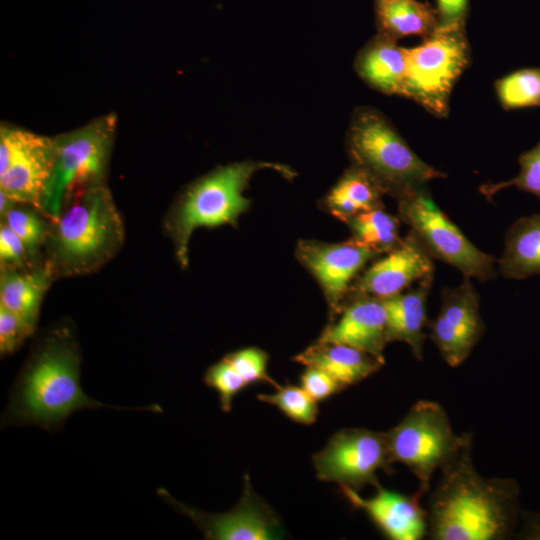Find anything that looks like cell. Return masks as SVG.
I'll return each mask as SVG.
<instances>
[{"mask_svg": "<svg viewBox=\"0 0 540 540\" xmlns=\"http://www.w3.org/2000/svg\"><path fill=\"white\" fill-rule=\"evenodd\" d=\"M473 440L440 470L426 505L432 540H506L519 518V486L475 468Z\"/></svg>", "mask_w": 540, "mask_h": 540, "instance_id": "obj_1", "label": "cell"}, {"mask_svg": "<svg viewBox=\"0 0 540 540\" xmlns=\"http://www.w3.org/2000/svg\"><path fill=\"white\" fill-rule=\"evenodd\" d=\"M80 353L67 327L51 331L35 348L14 383L2 425H36L58 430L81 409L109 407L80 385Z\"/></svg>", "mask_w": 540, "mask_h": 540, "instance_id": "obj_2", "label": "cell"}, {"mask_svg": "<svg viewBox=\"0 0 540 540\" xmlns=\"http://www.w3.org/2000/svg\"><path fill=\"white\" fill-rule=\"evenodd\" d=\"M121 215L105 183L74 195L51 221L48 260L55 276L92 273L109 262L124 243Z\"/></svg>", "mask_w": 540, "mask_h": 540, "instance_id": "obj_3", "label": "cell"}, {"mask_svg": "<svg viewBox=\"0 0 540 540\" xmlns=\"http://www.w3.org/2000/svg\"><path fill=\"white\" fill-rule=\"evenodd\" d=\"M268 168L286 178L294 176L288 166L248 160L218 167L187 188L166 223L181 266L188 265L189 241L194 230L236 224L250 206L243 194L250 179L257 171Z\"/></svg>", "mask_w": 540, "mask_h": 540, "instance_id": "obj_4", "label": "cell"}, {"mask_svg": "<svg viewBox=\"0 0 540 540\" xmlns=\"http://www.w3.org/2000/svg\"><path fill=\"white\" fill-rule=\"evenodd\" d=\"M346 147L353 166L369 174L385 194L396 199L446 175L416 155L377 109L358 107L347 131Z\"/></svg>", "mask_w": 540, "mask_h": 540, "instance_id": "obj_5", "label": "cell"}, {"mask_svg": "<svg viewBox=\"0 0 540 540\" xmlns=\"http://www.w3.org/2000/svg\"><path fill=\"white\" fill-rule=\"evenodd\" d=\"M116 126V116L108 114L55 137L53 167L39 207L42 215L55 220L74 195L105 183Z\"/></svg>", "mask_w": 540, "mask_h": 540, "instance_id": "obj_6", "label": "cell"}, {"mask_svg": "<svg viewBox=\"0 0 540 540\" xmlns=\"http://www.w3.org/2000/svg\"><path fill=\"white\" fill-rule=\"evenodd\" d=\"M385 435L393 463L405 465L417 478L421 496L429 492L434 474L473 440L470 432L455 433L444 407L431 400L415 402Z\"/></svg>", "mask_w": 540, "mask_h": 540, "instance_id": "obj_7", "label": "cell"}, {"mask_svg": "<svg viewBox=\"0 0 540 540\" xmlns=\"http://www.w3.org/2000/svg\"><path fill=\"white\" fill-rule=\"evenodd\" d=\"M469 59L465 26L438 27L420 45L407 49L402 96L436 117H445L452 89Z\"/></svg>", "mask_w": 540, "mask_h": 540, "instance_id": "obj_8", "label": "cell"}, {"mask_svg": "<svg viewBox=\"0 0 540 540\" xmlns=\"http://www.w3.org/2000/svg\"><path fill=\"white\" fill-rule=\"evenodd\" d=\"M397 200L400 221L410 227L433 258L455 267L465 277L482 282L496 277L495 258L467 239L435 204L426 187Z\"/></svg>", "mask_w": 540, "mask_h": 540, "instance_id": "obj_9", "label": "cell"}, {"mask_svg": "<svg viewBox=\"0 0 540 540\" xmlns=\"http://www.w3.org/2000/svg\"><path fill=\"white\" fill-rule=\"evenodd\" d=\"M312 459L319 480L356 492L367 485L379 486L378 471H395L385 432L366 428L337 431Z\"/></svg>", "mask_w": 540, "mask_h": 540, "instance_id": "obj_10", "label": "cell"}, {"mask_svg": "<svg viewBox=\"0 0 540 540\" xmlns=\"http://www.w3.org/2000/svg\"><path fill=\"white\" fill-rule=\"evenodd\" d=\"M55 137L12 125L0 128V191L20 204L39 210L50 177Z\"/></svg>", "mask_w": 540, "mask_h": 540, "instance_id": "obj_11", "label": "cell"}, {"mask_svg": "<svg viewBox=\"0 0 540 540\" xmlns=\"http://www.w3.org/2000/svg\"><path fill=\"white\" fill-rule=\"evenodd\" d=\"M158 495L177 512L190 518L210 540L279 539L284 534L277 514L254 492L248 475L244 476L243 494L228 512L211 514L174 499L165 488Z\"/></svg>", "mask_w": 540, "mask_h": 540, "instance_id": "obj_12", "label": "cell"}, {"mask_svg": "<svg viewBox=\"0 0 540 540\" xmlns=\"http://www.w3.org/2000/svg\"><path fill=\"white\" fill-rule=\"evenodd\" d=\"M429 328L430 339L449 366L457 367L469 357L486 329L479 294L469 277L443 289L439 313Z\"/></svg>", "mask_w": 540, "mask_h": 540, "instance_id": "obj_13", "label": "cell"}, {"mask_svg": "<svg viewBox=\"0 0 540 540\" xmlns=\"http://www.w3.org/2000/svg\"><path fill=\"white\" fill-rule=\"evenodd\" d=\"M379 255L353 238L342 243L301 240L296 247L298 260L320 284L331 317L342 311L351 280L368 261Z\"/></svg>", "mask_w": 540, "mask_h": 540, "instance_id": "obj_14", "label": "cell"}, {"mask_svg": "<svg viewBox=\"0 0 540 540\" xmlns=\"http://www.w3.org/2000/svg\"><path fill=\"white\" fill-rule=\"evenodd\" d=\"M432 256L410 231L385 257L373 263L350 287L354 296L387 298L415 281L433 276Z\"/></svg>", "mask_w": 540, "mask_h": 540, "instance_id": "obj_15", "label": "cell"}, {"mask_svg": "<svg viewBox=\"0 0 540 540\" xmlns=\"http://www.w3.org/2000/svg\"><path fill=\"white\" fill-rule=\"evenodd\" d=\"M340 490L388 539L421 540L428 535L427 510L421 504L419 493L407 495L379 485L372 497L363 498L350 488L340 487Z\"/></svg>", "mask_w": 540, "mask_h": 540, "instance_id": "obj_16", "label": "cell"}, {"mask_svg": "<svg viewBox=\"0 0 540 540\" xmlns=\"http://www.w3.org/2000/svg\"><path fill=\"white\" fill-rule=\"evenodd\" d=\"M337 321L324 328L316 341L348 345L385 362L386 312L381 298L357 295Z\"/></svg>", "mask_w": 540, "mask_h": 540, "instance_id": "obj_17", "label": "cell"}, {"mask_svg": "<svg viewBox=\"0 0 540 540\" xmlns=\"http://www.w3.org/2000/svg\"><path fill=\"white\" fill-rule=\"evenodd\" d=\"M433 276L419 281L418 287L387 298H381L386 312L387 342L401 341L409 345L413 356L423 360L427 323L426 301Z\"/></svg>", "mask_w": 540, "mask_h": 540, "instance_id": "obj_18", "label": "cell"}, {"mask_svg": "<svg viewBox=\"0 0 540 540\" xmlns=\"http://www.w3.org/2000/svg\"><path fill=\"white\" fill-rule=\"evenodd\" d=\"M407 68V48L384 35L374 36L358 53L355 70L373 89L401 95Z\"/></svg>", "mask_w": 540, "mask_h": 540, "instance_id": "obj_19", "label": "cell"}, {"mask_svg": "<svg viewBox=\"0 0 540 540\" xmlns=\"http://www.w3.org/2000/svg\"><path fill=\"white\" fill-rule=\"evenodd\" d=\"M294 361L326 371L343 389L368 378L385 363L363 350L344 344L319 341L295 356Z\"/></svg>", "mask_w": 540, "mask_h": 540, "instance_id": "obj_20", "label": "cell"}, {"mask_svg": "<svg viewBox=\"0 0 540 540\" xmlns=\"http://www.w3.org/2000/svg\"><path fill=\"white\" fill-rule=\"evenodd\" d=\"M54 277L47 262L30 271L2 269L0 304L35 330L42 299Z\"/></svg>", "mask_w": 540, "mask_h": 540, "instance_id": "obj_21", "label": "cell"}, {"mask_svg": "<svg viewBox=\"0 0 540 540\" xmlns=\"http://www.w3.org/2000/svg\"><path fill=\"white\" fill-rule=\"evenodd\" d=\"M498 270L508 279L540 275V213L519 218L507 230Z\"/></svg>", "mask_w": 540, "mask_h": 540, "instance_id": "obj_22", "label": "cell"}, {"mask_svg": "<svg viewBox=\"0 0 540 540\" xmlns=\"http://www.w3.org/2000/svg\"><path fill=\"white\" fill-rule=\"evenodd\" d=\"M375 18L378 33L395 41L425 38L439 26L436 9L418 0H375Z\"/></svg>", "mask_w": 540, "mask_h": 540, "instance_id": "obj_23", "label": "cell"}, {"mask_svg": "<svg viewBox=\"0 0 540 540\" xmlns=\"http://www.w3.org/2000/svg\"><path fill=\"white\" fill-rule=\"evenodd\" d=\"M384 191L365 171L351 165L325 197V207L343 221L360 212L383 207Z\"/></svg>", "mask_w": 540, "mask_h": 540, "instance_id": "obj_24", "label": "cell"}, {"mask_svg": "<svg viewBox=\"0 0 540 540\" xmlns=\"http://www.w3.org/2000/svg\"><path fill=\"white\" fill-rule=\"evenodd\" d=\"M342 222L348 225L353 239L379 254L389 253L402 241L399 236L400 219L387 213L383 207L357 213Z\"/></svg>", "mask_w": 540, "mask_h": 540, "instance_id": "obj_25", "label": "cell"}, {"mask_svg": "<svg viewBox=\"0 0 540 540\" xmlns=\"http://www.w3.org/2000/svg\"><path fill=\"white\" fill-rule=\"evenodd\" d=\"M496 94L506 110L540 106V68L516 70L495 83Z\"/></svg>", "mask_w": 540, "mask_h": 540, "instance_id": "obj_26", "label": "cell"}, {"mask_svg": "<svg viewBox=\"0 0 540 540\" xmlns=\"http://www.w3.org/2000/svg\"><path fill=\"white\" fill-rule=\"evenodd\" d=\"M257 398L268 404L276 406L292 421L310 425L316 421L318 415L317 401H315L301 386L285 385L277 388L272 394H259Z\"/></svg>", "mask_w": 540, "mask_h": 540, "instance_id": "obj_27", "label": "cell"}, {"mask_svg": "<svg viewBox=\"0 0 540 540\" xmlns=\"http://www.w3.org/2000/svg\"><path fill=\"white\" fill-rule=\"evenodd\" d=\"M19 204V203H18ZM16 204L3 217L4 221L22 240L29 258H36L41 246L46 243L50 225L36 211L17 207Z\"/></svg>", "mask_w": 540, "mask_h": 540, "instance_id": "obj_28", "label": "cell"}, {"mask_svg": "<svg viewBox=\"0 0 540 540\" xmlns=\"http://www.w3.org/2000/svg\"><path fill=\"white\" fill-rule=\"evenodd\" d=\"M518 161L520 171L516 177L498 183H486L480 186L479 191L487 199H491L499 191L515 186L540 199V140L533 148L523 152Z\"/></svg>", "mask_w": 540, "mask_h": 540, "instance_id": "obj_29", "label": "cell"}, {"mask_svg": "<svg viewBox=\"0 0 540 540\" xmlns=\"http://www.w3.org/2000/svg\"><path fill=\"white\" fill-rule=\"evenodd\" d=\"M203 379L208 387L217 392L220 408L226 413L231 411L233 398L248 386L243 377L224 358L211 365Z\"/></svg>", "mask_w": 540, "mask_h": 540, "instance_id": "obj_30", "label": "cell"}, {"mask_svg": "<svg viewBox=\"0 0 540 540\" xmlns=\"http://www.w3.org/2000/svg\"><path fill=\"white\" fill-rule=\"evenodd\" d=\"M248 385L265 382L276 389L280 387L267 372L268 354L262 349L248 347L228 353L225 357Z\"/></svg>", "mask_w": 540, "mask_h": 540, "instance_id": "obj_31", "label": "cell"}, {"mask_svg": "<svg viewBox=\"0 0 540 540\" xmlns=\"http://www.w3.org/2000/svg\"><path fill=\"white\" fill-rule=\"evenodd\" d=\"M34 332L16 314L0 304V353L7 356L16 352Z\"/></svg>", "mask_w": 540, "mask_h": 540, "instance_id": "obj_32", "label": "cell"}, {"mask_svg": "<svg viewBox=\"0 0 540 540\" xmlns=\"http://www.w3.org/2000/svg\"><path fill=\"white\" fill-rule=\"evenodd\" d=\"M26 247L17 234L5 223L0 226V261L2 269L23 270L28 263Z\"/></svg>", "mask_w": 540, "mask_h": 540, "instance_id": "obj_33", "label": "cell"}, {"mask_svg": "<svg viewBox=\"0 0 540 540\" xmlns=\"http://www.w3.org/2000/svg\"><path fill=\"white\" fill-rule=\"evenodd\" d=\"M300 384L317 402L344 390L334 377L326 371L313 366H306L300 376Z\"/></svg>", "mask_w": 540, "mask_h": 540, "instance_id": "obj_34", "label": "cell"}, {"mask_svg": "<svg viewBox=\"0 0 540 540\" xmlns=\"http://www.w3.org/2000/svg\"><path fill=\"white\" fill-rule=\"evenodd\" d=\"M469 0H436L438 27L465 26Z\"/></svg>", "mask_w": 540, "mask_h": 540, "instance_id": "obj_35", "label": "cell"}, {"mask_svg": "<svg viewBox=\"0 0 540 540\" xmlns=\"http://www.w3.org/2000/svg\"><path fill=\"white\" fill-rule=\"evenodd\" d=\"M522 525L517 538L525 540H540V513L523 512Z\"/></svg>", "mask_w": 540, "mask_h": 540, "instance_id": "obj_36", "label": "cell"}, {"mask_svg": "<svg viewBox=\"0 0 540 540\" xmlns=\"http://www.w3.org/2000/svg\"><path fill=\"white\" fill-rule=\"evenodd\" d=\"M16 204H18L16 201L11 199L7 194H5L3 191H0V214L3 218L6 213L14 207Z\"/></svg>", "mask_w": 540, "mask_h": 540, "instance_id": "obj_37", "label": "cell"}]
</instances>
